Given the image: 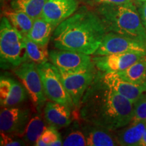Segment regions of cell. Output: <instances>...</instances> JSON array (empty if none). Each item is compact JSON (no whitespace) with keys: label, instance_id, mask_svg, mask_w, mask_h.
Listing matches in <instances>:
<instances>
[{"label":"cell","instance_id":"obj_1","mask_svg":"<svg viewBox=\"0 0 146 146\" xmlns=\"http://www.w3.org/2000/svg\"><path fill=\"white\" fill-rule=\"evenodd\" d=\"M134 116V103L110 88L98 70L78 108L82 121L115 131L129 125Z\"/></svg>","mask_w":146,"mask_h":146},{"label":"cell","instance_id":"obj_2","mask_svg":"<svg viewBox=\"0 0 146 146\" xmlns=\"http://www.w3.org/2000/svg\"><path fill=\"white\" fill-rule=\"evenodd\" d=\"M106 29L95 10L81 6L54 29L52 41L56 49L94 54L99 48Z\"/></svg>","mask_w":146,"mask_h":146},{"label":"cell","instance_id":"obj_3","mask_svg":"<svg viewBox=\"0 0 146 146\" xmlns=\"http://www.w3.org/2000/svg\"><path fill=\"white\" fill-rule=\"evenodd\" d=\"M107 32H112L146 44V30L133 2L104 4L95 8Z\"/></svg>","mask_w":146,"mask_h":146},{"label":"cell","instance_id":"obj_4","mask_svg":"<svg viewBox=\"0 0 146 146\" xmlns=\"http://www.w3.org/2000/svg\"><path fill=\"white\" fill-rule=\"evenodd\" d=\"M0 61L3 69H14L27 62L25 36L4 16L0 24Z\"/></svg>","mask_w":146,"mask_h":146},{"label":"cell","instance_id":"obj_5","mask_svg":"<svg viewBox=\"0 0 146 146\" xmlns=\"http://www.w3.org/2000/svg\"><path fill=\"white\" fill-rule=\"evenodd\" d=\"M36 66L47 99L64 105L72 111L75 110V106L64 85L58 69L48 62Z\"/></svg>","mask_w":146,"mask_h":146},{"label":"cell","instance_id":"obj_6","mask_svg":"<svg viewBox=\"0 0 146 146\" xmlns=\"http://www.w3.org/2000/svg\"><path fill=\"white\" fill-rule=\"evenodd\" d=\"M14 72L28 91L35 110L41 113L47 98L43 90L37 66L31 62H25L14 68Z\"/></svg>","mask_w":146,"mask_h":146},{"label":"cell","instance_id":"obj_7","mask_svg":"<svg viewBox=\"0 0 146 146\" xmlns=\"http://www.w3.org/2000/svg\"><path fill=\"white\" fill-rule=\"evenodd\" d=\"M58 70L66 89L76 108L78 109L85 91L96 77L98 68L94 63L87 68L76 72H66L59 69Z\"/></svg>","mask_w":146,"mask_h":146},{"label":"cell","instance_id":"obj_8","mask_svg":"<svg viewBox=\"0 0 146 146\" xmlns=\"http://www.w3.org/2000/svg\"><path fill=\"white\" fill-rule=\"evenodd\" d=\"M125 52L141 53L146 55V44L112 32H107L94 56H104Z\"/></svg>","mask_w":146,"mask_h":146},{"label":"cell","instance_id":"obj_9","mask_svg":"<svg viewBox=\"0 0 146 146\" xmlns=\"http://www.w3.org/2000/svg\"><path fill=\"white\" fill-rule=\"evenodd\" d=\"M32 116L31 109L27 107L3 108L0 113L1 133L23 137Z\"/></svg>","mask_w":146,"mask_h":146},{"label":"cell","instance_id":"obj_10","mask_svg":"<svg viewBox=\"0 0 146 146\" xmlns=\"http://www.w3.org/2000/svg\"><path fill=\"white\" fill-rule=\"evenodd\" d=\"M50 60L59 70L76 72L86 69L94 64L90 55L68 50H53L49 52Z\"/></svg>","mask_w":146,"mask_h":146},{"label":"cell","instance_id":"obj_11","mask_svg":"<svg viewBox=\"0 0 146 146\" xmlns=\"http://www.w3.org/2000/svg\"><path fill=\"white\" fill-rule=\"evenodd\" d=\"M145 57V54L141 53L125 52L96 56L92 58L96 67L101 72H118L125 70Z\"/></svg>","mask_w":146,"mask_h":146},{"label":"cell","instance_id":"obj_12","mask_svg":"<svg viewBox=\"0 0 146 146\" xmlns=\"http://www.w3.org/2000/svg\"><path fill=\"white\" fill-rule=\"evenodd\" d=\"M29 98L23 84L8 75H1L0 79V103L2 108L18 106Z\"/></svg>","mask_w":146,"mask_h":146},{"label":"cell","instance_id":"obj_13","mask_svg":"<svg viewBox=\"0 0 146 146\" xmlns=\"http://www.w3.org/2000/svg\"><path fill=\"white\" fill-rule=\"evenodd\" d=\"M78 4V0H47L41 17L56 27L75 13Z\"/></svg>","mask_w":146,"mask_h":146},{"label":"cell","instance_id":"obj_14","mask_svg":"<svg viewBox=\"0 0 146 146\" xmlns=\"http://www.w3.org/2000/svg\"><path fill=\"white\" fill-rule=\"evenodd\" d=\"M104 82L110 88L135 103L140 96L146 91V86L135 85L120 78L116 72H101Z\"/></svg>","mask_w":146,"mask_h":146},{"label":"cell","instance_id":"obj_15","mask_svg":"<svg viewBox=\"0 0 146 146\" xmlns=\"http://www.w3.org/2000/svg\"><path fill=\"white\" fill-rule=\"evenodd\" d=\"M71 111L68 107L58 102H47L43 108V117L49 126L60 129L72 123Z\"/></svg>","mask_w":146,"mask_h":146},{"label":"cell","instance_id":"obj_16","mask_svg":"<svg viewBox=\"0 0 146 146\" xmlns=\"http://www.w3.org/2000/svg\"><path fill=\"white\" fill-rule=\"evenodd\" d=\"M83 123L81 127L86 137L87 145L114 146L119 145L116 135L112 133V131L83 121Z\"/></svg>","mask_w":146,"mask_h":146},{"label":"cell","instance_id":"obj_17","mask_svg":"<svg viewBox=\"0 0 146 146\" xmlns=\"http://www.w3.org/2000/svg\"><path fill=\"white\" fill-rule=\"evenodd\" d=\"M145 130L146 119L131 121L116 135L118 143L120 145H139Z\"/></svg>","mask_w":146,"mask_h":146},{"label":"cell","instance_id":"obj_18","mask_svg":"<svg viewBox=\"0 0 146 146\" xmlns=\"http://www.w3.org/2000/svg\"><path fill=\"white\" fill-rule=\"evenodd\" d=\"M55 29L56 27L39 17L34 20L32 29L26 36L38 44L47 46Z\"/></svg>","mask_w":146,"mask_h":146},{"label":"cell","instance_id":"obj_19","mask_svg":"<svg viewBox=\"0 0 146 146\" xmlns=\"http://www.w3.org/2000/svg\"><path fill=\"white\" fill-rule=\"evenodd\" d=\"M46 124V121L44 117L42 116L41 113L36 112L33 114L22 139L26 143L35 145L36 141L41 137L47 128Z\"/></svg>","mask_w":146,"mask_h":146},{"label":"cell","instance_id":"obj_20","mask_svg":"<svg viewBox=\"0 0 146 146\" xmlns=\"http://www.w3.org/2000/svg\"><path fill=\"white\" fill-rule=\"evenodd\" d=\"M3 16L10 22L23 36H27L32 29L34 20L25 12L11 8H5L3 11Z\"/></svg>","mask_w":146,"mask_h":146},{"label":"cell","instance_id":"obj_21","mask_svg":"<svg viewBox=\"0 0 146 146\" xmlns=\"http://www.w3.org/2000/svg\"><path fill=\"white\" fill-rule=\"evenodd\" d=\"M116 73L125 81L135 85L146 86V57L125 70Z\"/></svg>","mask_w":146,"mask_h":146},{"label":"cell","instance_id":"obj_22","mask_svg":"<svg viewBox=\"0 0 146 146\" xmlns=\"http://www.w3.org/2000/svg\"><path fill=\"white\" fill-rule=\"evenodd\" d=\"M47 1V0H11L10 7L14 10L25 12L35 20L41 17Z\"/></svg>","mask_w":146,"mask_h":146},{"label":"cell","instance_id":"obj_23","mask_svg":"<svg viewBox=\"0 0 146 146\" xmlns=\"http://www.w3.org/2000/svg\"><path fill=\"white\" fill-rule=\"evenodd\" d=\"M25 41L27 47V62L35 63L36 65L48 62L50 56L47 46L38 44L26 36H25Z\"/></svg>","mask_w":146,"mask_h":146},{"label":"cell","instance_id":"obj_24","mask_svg":"<svg viewBox=\"0 0 146 146\" xmlns=\"http://www.w3.org/2000/svg\"><path fill=\"white\" fill-rule=\"evenodd\" d=\"M62 139V145L64 146L87 145L86 137L78 120L74 121L72 126L65 131Z\"/></svg>","mask_w":146,"mask_h":146},{"label":"cell","instance_id":"obj_25","mask_svg":"<svg viewBox=\"0 0 146 146\" xmlns=\"http://www.w3.org/2000/svg\"><path fill=\"white\" fill-rule=\"evenodd\" d=\"M146 119V91L134 103V116L132 121Z\"/></svg>","mask_w":146,"mask_h":146},{"label":"cell","instance_id":"obj_26","mask_svg":"<svg viewBox=\"0 0 146 146\" xmlns=\"http://www.w3.org/2000/svg\"><path fill=\"white\" fill-rule=\"evenodd\" d=\"M1 146H21L25 145L26 143L21 137L13 135L7 134L5 133H1Z\"/></svg>","mask_w":146,"mask_h":146},{"label":"cell","instance_id":"obj_27","mask_svg":"<svg viewBox=\"0 0 146 146\" xmlns=\"http://www.w3.org/2000/svg\"><path fill=\"white\" fill-rule=\"evenodd\" d=\"M58 129L52 126H49L45 129L41 138L47 143V145H51V144L54 141L61 139V135L58 131Z\"/></svg>","mask_w":146,"mask_h":146},{"label":"cell","instance_id":"obj_28","mask_svg":"<svg viewBox=\"0 0 146 146\" xmlns=\"http://www.w3.org/2000/svg\"><path fill=\"white\" fill-rule=\"evenodd\" d=\"M135 0H82V1L89 6L96 7L104 4H123L129 2H134Z\"/></svg>","mask_w":146,"mask_h":146},{"label":"cell","instance_id":"obj_29","mask_svg":"<svg viewBox=\"0 0 146 146\" xmlns=\"http://www.w3.org/2000/svg\"><path fill=\"white\" fill-rule=\"evenodd\" d=\"M138 12L141 22L146 30V1L138 4Z\"/></svg>","mask_w":146,"mask_h":146},{"label":"cell","instance_id":"obj_30","mask_svg":"<svg viewBox=\"0 0 146 146\" xmlns=\"http://www.w3.org/2000/svg\"><path fill=\"white\" fill-rule=\"evenodd\" d=\"M35 145L36 146H45V145H47V143H45V142L43 141L42 139L40 137L39 139L37 140V141H36L35 144Z\"/></svg>","mask_w":146,"mask_h":146},{"label":"cell","instance_id":"obj_31","mask_svg":"<svg viewBox=\"0 0 146 146\" xmlns=\"http://www.w3.org/2000/svg\"><path fill=\"white\" fill-rule=\"evenodd\" d=\"M139 146H146V130L145 131V133H144L141 141L140 142Z\"/></svg>","mask_w":146,"mask_h":146},{"label":"cell","instance_id":"obj_32","mask_svg":"<svg viewBox=\"0 0 146 146\" xmlns=\"http://www.w3.org/2000/svg\"><path fill=\"white\" fill-rule=\"evenodd\" d=\"M135 1L137 4H139V3L145 2V1H146V0H135Z\"/></svg>","mask_w":146,"mask_h":146}]
</instances>
